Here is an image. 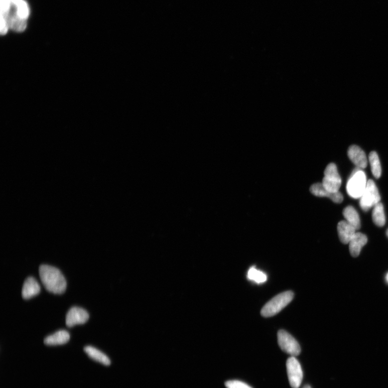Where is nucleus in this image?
Listing matches in <instances>:
<instances>
[{"instance_id":"nucleus-15","label":"nucleus","mask_w":388,"mask_h":388,"mask_svg":"<svg viewBox=\"0 0 388 388\" xmlns=\"http://www.w3.org/2000/svg\"><path fill=\"white\" fill-rule=\"evenodd\" d=\"M9 28L17 32H22L27 27V20L18 16L11 7L7 18Z\"/></svg>"},{"instance_id":"nucleus-3","label":"nucleus","mask_w":388,"mask_h":388,"mask_svg":"<svg viewBox=\"0 0 388 388\" xmlns=\"http://www.w3.org/2000/svg\"><path fill=\"white\" fill-rule=\"evenodd\" d=\"M367 177L363 170H355L347 184V192L353 199H360L364 194L367 184Z\"/></svg>"},{"instance_id":"nucleus-11","label":"nucleus","mask_w":388,"mask_h":388,"mask_svg":"<svg viewBox=\"0 0 388 388\" xmlns=\"http://www.w3.org/2000/svg\"><path fill=\"white\" fill-rule=\"evenodd\" d=\"M41 287L36 280L32 277H29L24 281L22 287V296L25 300H28L40 292Z\"/></svg>"},{"instance_id":"nucleus-7","label":"nucleus","mask_w":388,"mask_h":388,"mask_svg":"<svg viewBox=\"0 0 388 388\" xmlns=\"http://www.w3.org/2000/svg\"><path fill=\"white\" fill-rule=\"evenodd\" d=\"M286 368L291 386L292 388H299L303 378V373L299 361L294 357L289 358L286 362Z\"/></svg>"},{"instance_id":"nucleus-5","label":"nucleus","mask_w":388,"mask_h":388,"mask_svg":"<svg viewBox=\"0 0 388 388\" xmlns=\"http://www.w3.org/2000/svg\"><path fill=\"white\" fill-rule=\"evenodd\" d=\"M341 179L335 164H328L324 172L323 184L324 188L332 193L339 192L341 186Z\"/></svg>"},{"instance_id":"nucleus-21","label":"nucleus","mask_w":388,"mask_h":388,"mask_svg":"<svg viewBox=\"0 0 388 388\" xmlns=\"http://www.w3.org/2000/svg\"><path fill=\"white\" fill-rule=\"evenodd\" d=\"M248 278L258 284L264 283L267 280L266 274L255 267L250 268L248 273Z\"/></svg>"},{"instance_id":"nucleus-14","label":"nucleus","mask_w":388,"mask_h":388,"mask_svg":"<svg viewBox=\"0 0 388 388\" xmlns=\"http://www.w3.org/2000/svg\"><path fill=\"white\" fill-rule=\"evenodd\" d=\"M70 338V334L67 331L61 330L46 338L44 343L48 346L62 345L67 343Z\"/></svg>"},{"instance_id":"nucleus-8","label":"nucleus","mask_w":388,"mask_h":388,"mask_svg":"<svg viewBox=\"0 0 388 388\" xmlns=\"http://www.w3.org/2000/svg\"><path fill=\"white\" fill-rule=\"evenodd\" d=\"M89 319V314L84 309L73 307L70 309L66 315V325L72 327L76 325H81L87 323Z\"/></svg>"},{"instance_id":"nucleus-16","label":"nucleus","mask_w":388,"mask_h":388,"mask_svg":"<svg viewBox=\"0 0 388 388\" xmlns=\"http://www.w3.org/2000/svg\"><path fill=\"white\" fill-rule=\"evenodd\" d=\"M11 8L21 18L27 20L29 15V8L24 0H10Z\"/></svg>"},{"instance_id":"nucleus-23","label":"nucleus","mask_w":388,"mask_h":388,"mask_svg":"<svg viewBox=\"0 0 388 388\" xmlns=\"http://www.w3.org/2000/svg\"><path fill=\"white\" fill-rule=\"evenodd\" d=\"M225 385L227 388H253L246 383L236 380L227 381Z\"/></svg>"},{"instance_id":"nucleus-26","label":"nucleus","mask_w":388,"mask_h":388,"mask_svg":"<svg viewBox=\"0 0 388 388\" xmlns=\"http://www.w3.org/2000/svg\"><path fill=\"white\" fill-rule=\"evenodd\" d=\"M387 235L388 237V229L387 230Z\"/></svg>"},{"instance_id":"nucleus-13","label":"nucleus","mask_w":388,"mask_h":388,"mask_svg":"<svg viewBox=\"0 0 388 388\" xmlns=\"http://www.w3.org/2000/svg\"><path fill=\"white\" fill-rule=\"evenodd\" d=\"M367 241L365 235L360 233H356L354 235L349 243L350 252L353 257L357 258L359 256L362 248L367 244Z\"/></svg>"},{"instance_id":"nucleus-9","label":"nucleus","mask_w":388,"mask_h":388,"mask_svg":"<svg viewBox=\"0 0 388 388\" xmlns=\"http://www.w3.org/2000/svg\"><path fill=\"white\" fill-rule=\"evenodd\" d=\"M311 193L318 197H327L332 201L337 203H340L344 200V196L340 192L332 193L326 190L322 183L313 184L310 188Z\"/></svg>"},{"instance_id":"nucleus-18","label":"nucleus","mask_w":388,"mask_h":388,"mask_svg":"<svg viewBox=\"0 0 388 388\" xmlns=\"http://www.w3.org/2000/svg\"><path fill=\"white\" fill-rule=\"evenodd\" d=\"M343 214L348 223H349L357 230L360 229V216L356 209L352 206H348L344 210Z\"/></svg>"},{"instance_id":"nucleus-17","label":"nucleus","mask_w":388,"mask_h":388,"mask_svg":"<svg viewBox=\"0 0 388 388\" xmlns=\"http://www.w3.org/2000/svg\"><path fill=\"white\" fill-rule=\"evenodd\" d=\"M84 350L91 359L105 366L110 365L111 361L109 358L106 355L98 350L96 348L91 346H87L84 348Z\"/></svg>"},{"instance_id":"nucleus-24","label":"nucleus","mask_w":388,"mask_h":388,"mask_svg":"<svg viewBox=\"0 0 388 388\" xmlns=\"http://www.w3.org/2000/svg\"><path fill=\"white\" fill-rule=\"evenodd\" d=\"M303 388H311V387L309 385H306L303 387Z\"/></svg>"},{"instance_id":"nucleus-19","label":"nucleus","mask_w":388,"mask_h":388,"mask_svg":"<svg viewBox=\"0 0 388 388\" xmlns=\"http://www.w3.org/2000/svg\"><path fill=\"white\" fill-rule=\"evenodd\" d=\"M372 218L375 225L383 227L386 223V216L383 203L379 202L374 207Z\"/></svg>"},{"instance_id":"nucleus-1","label":"nucleus","mask_w":388,"mask_h":388,"mask_svg":"<svg viewBox=\"0 0 388 388\" xmlns=\"http://www.w3.org/2000/svg\"><path fill=\"white\" fill-rule=\"evenodd\" d=\"M39 274L46 290L55 294H63L67 283L64 276L58 268L48 265H41Z\"/></svg>"},{"instance_id":"nucleus-25","label":"nucleus","mask_w":388,"mask_h":388,"mask_svg":"<svg viewBox=\"0 0 388 388\" xmlns=\"http://www.w3.org/2000/svg\"><path fill=\"white\" fill-rule=\"evenodd\" d=\"M386 279L387 282L388 283V273L386 275Z\"/></svg>"},{"instance_id":"nucleus-6","label":"nucleus","mask_w":388,"mask_h":388,"mask_svg":"<svg viewBox=\"0 0 388 388\" xmlns=\"http://www.w3.org/2000/svg\"><path fill=\"white\" fill-rule=\"evenodd\" d=\"M277 337L279 346L282 351L292 357L299 356L301 352L300 346L290 334L280 330L278 332Z\"/></svg>"},{"instance_id":"nucleus-10","label":"nucleus","mask_w":388,"mask_h":388,"mask_svg":"<svg viewBox=\"0 0 388 388\" xmlns=\"http://www.w3.org/2000/svg\"><path fill=\"white\" fill-rule=\"evenodd\" d=\"M348 156L357 168L363 169L367 166L366 155L360 147L356 145L350 146L348 150Z\"/></svg>"},{"instance_id":"nucleus-22","label":"nucleus","mask_w":388,"mask_h":388,"mask_svg":"<svg viewBox=\"0 0 388 388\" xmlns=\"http://www.w3.org/2000/svg\"><path fill=\"white\" fill-rule=\"evenodd\" d=\"M11 3L10 0H1V17L7 20L10 10ZM8 21V20H7Z\"/></svg>"},{"instance_id":"nucleus-20","label":"nucleus","mask_w":388,"mask_h":388,"mask_svg":"<svg viewBox=\"0 0 388 388\" xmlns=\"http://www.w3.org/2000/svg\"><path fill=\"white\" fill-rule=\"evenodd\" d=\"M369 160L371 166L372 172L375 177L379 179L382 174V168L379 156L376 152H371L369 155Z\"/></svg>"},{"instance_id":"nucleus-4","label":"nucleus","mask_w":388,"mask_h":388,"mask_svg":"<svg viewBox=\"0 0 388 388\" xmlns=\"http://www.w3.org/2000/svg\"><path fill=\"white\" fill-rule=\"evenodd\" d=\"M381 197L378 189L373 180H369L363 195L360 197V205L362 209L367 212L380 202Z\"/></svg>"},{"instance_id":"nucleus-2","label":"nucleus","mask_w":388,"mask_h":388,"mask_svg":"<svg viewBox=\"0 0 388 388\" xmlns=\"http://www.w3.org/2000/svg\"><path fill=\"white\" fill-rule=\"evenodd\" d=\"M293 298L294 293L291 291L282 292L276 295L263 306L260 312L261 315L265 318L274 316L290 304Z\"/></svg>"},{"instance_id":"nucleus-12","label":"nucleus","mask_w":388,"mask_h":388,"mask_svg":"<svg viewBox=\"0 0 388 388\" xmlns=\"http://www.w3.org/2000/svg\"><path fill=\"white\" fill-rule=\"evenodd\" d=\"M356 229L346 221H341L338 225V232L339 239L344 244L349 243L353 236L356 234Z\"/></svg>"}]
</instances>
